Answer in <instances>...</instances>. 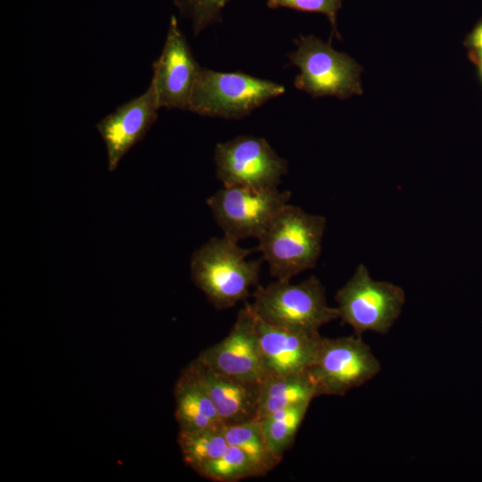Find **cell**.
Here are the masks:
<instances>
[{
  "label": "cell",
  "mask_w": 482,
  "mask_h": 482,
  "mask_svg": "<svg viewBox=\"0 0 482 482\" xmlns=\"http://www.w3.org/2000/svg\"><path fill=\"white\" fill-rule=\"evenodd\" d=\"M284 93L283 86L270 80L201 67L187 110L203 116L241 119Z\"/></svg>",
  "instance_id": "cell-4"
},
{
  "label": "cell",
  "mask_w": 482,
  "mask_h": 482,
  "mask_svg": "<svg viewBox=\"0 0 482 482\" xmlns=\"http://www.w3.org/2000/svg\"><path fill=\"white\" fill-rule=\"evenodd\" d=\"M478 56H479V61H480V70H481V73H482V54H480Z\"/></svg>",
  "instance_id": "cell-24"
},
{
  "label": "cell",
  "mask_w": 482,
  "mask_h": 482,
  "mask_svg": "<svg viewBox=\"0 0 482 482\" xmlns=\"http://www.w3.org/2000/svg\"><path fill=\"white\" fill-rule=\"evenodd\" d=\"M311 403L278 410L260 420L264 437L276 458L281 461L292 446Z\"/></svg>",
  "instance_id": "cell-17"
},
{
  "label": "cell",
  "mask_w": 482,
  "mask_h": 482,
  "mask_svg": "<svg viewBox=\"0 0 482 482\" xmlns=\"http://www.w3.org/2000/svg\"><path fill=\"white\" fill-rule=\"evenodd\" d=\"M381 365L362 336L323 337L309 372L320 395H345L377 376Z\"/></svg>",
  "instance_id": "cell-8"
},
{
  "label": "cell",
  "mask_w": 482,
  "mask_h": 482,
  "mask_svg": "<svg viewBox=\"0 0 482 482\" xmlns=\"http://www.w3.org/2000/svg\"><path fill=\"white\" fill-rule=\"evenodd\" d=\"M257 332L267 377L309 371L322 339L319 332L288 329L258 318Z\"/></svg>",
  "instance_id": "cell-13"
},
{
  "label": "cell",
  "mask_w": 482,
  "mask_h": 482,
  "mask_svg": "<svg viewBox=\"0 0 482 482\" xmlns=\"http://www.w3.org/2000/svg\"><path fill=\"white\" fill-rule=\"evenodd\" d=\"M188 366L207 390L224 426L257 420L261 383L224 375L196 359Z\"/></svg>",
  "instance_id": "cell-14"
},
{
  "label": "cell",
  "mask_w": 482,
  "mask_h": 482,
  "mask_svg": "<svg viewBox=\"0 0 482 482\" xmlns=\"http://www.w3.org/2000/svg\"><path fill=\"white\" fill-rule=\"evenodd\" d=\"M200 476L217 482H236L262 477L250 458L239 448L228 445L220 457L195 470Z\"/></svg>",
  "instance_id": "cell-20"
},
{
  "label": "cell",
  "mask_w": 482,
  "mask_h": 482,
  "mask_svg": "<svg viewBox=\"0 0 482 482\" xmlns=\"http://www.w3.org/2000/svg\"><path fill=\"white\" fill-rule=\"evenodd\" d=\"M174 395L179 432L224 426L207 390L188 365L175 385Z\"/></svg>",
  "instance_id": "cell-15"
},
{
  "label": "cell",
  "mask_w": 482,
  "mask_h": 482,
  "mask_svg": "<svg viewBox=\"0 0 482 482\" xmlns=\"http://www.w3.org/2000/svg\"><path fill=\"white\" fill-rule=\"evenodd\" d=\"M230 0H173L180 14L189 18L195 36L208 25L219 22L221 11Z\"/></svg>",
  "instance_id": "cell-21"
},
{
  "label": "cell",
  "mask_w": 482,
  "mask_h": 482,
  "mask_svg": "<svg viewBox=\"0 0 482 482\" xmlns=\"http://www.w3.org/2000/svg\"><path fill=\"white\" fill-rule=\"evenodd\" d=\"M326 218L286 204L257 238L256 251L277 280L290 281L315 267L321 253Z\"/></svg>",
  "instance_id": "cell-2"
},
{
  "label": "cell",
  "mask_w": 482,
  "mask_h": 482,
  "mask_svg": "<svg viewBox=\"0 0 482 482\" xmlns=\"http://www.w3.org/2000/svg\"><path fill=\"white\" fill-rule=\"evenodd\" d=\"M200 69L177 19L172 15L162 53L153 63L151 83L160 107L187 110Z\"/></svg>",
  "instance_id": "cell-11"
},
{
  "label": "cell",
  "mask_w": 482,
  "mask_h": 482,
  "mask_svg": "<svg viewBox=\"0 0 482 482\" xmlns=\"http://www.w3.org/2000/svg\"><path fill=\"white\" fill-rule=\"evenodd\" d=\"M335 300L338 319L355 335L367 331L386 335L401 315L405 292L394 283L373 279L367 267L360 263L337 290Z\"/></svg>",
  "instance_id": "cell-5"
},
{
  "label": "cell",
  "mask_w": 482,
  "mask_h": 482,
  "mask_svg": "<svg viewBox=\"0 0 482 482\" xmlns=\"http://www.w3.org/2000/svg\"><path fill=\"white\" fill-rule=\"evenodd\" d=\"M251 303L255 316L278 327L303 331L319 332L325 324L337 320L336 307L328 305L325 288L315 276L292 284L276 280L267 286H258Z\"/></svg>",
  "instance_id": "cell-3"
},
{
  "label": "cell",
  "mask_w": 482,
  "mask_h": 482,
  "mask_svg": "<svg viewBox=\"0 0 482 482\" xmlns=\"http://www.w3.org/2000/svg\"><path fill=\"white\" fill-rule=\"evenodd\" d=\"M160 108L150 82L143 94L122 104L96 124L105 145L109 171L115 170L122 158L145 137Z\"/></svg>",
  "instance_id": "cell-12"
},
{
  "label": "cell",
  "mask_w": 482,
  "mask_h": 482,
  "mask_svg": "<svg viewBox=\"0 0 482 482\" xmlns=\"http://www.w3.org/2000/svg\"><path fill=\"white\" fill-rule=\"evenodd\" d=\"M290 197V191L278 187H223L207 199L206 204L223 236L238 243L258 238Z\"/></svg>",
  "instance_id": "cell-7"
},
{
  "label": "cell",
  "mask_w": 482,
  "mask_h": 482,
  "mask_svg": "<svg viewBox=\"0 0 482 482\" xmlns=\"http://www.w3.org/2000/svg\"><path fill=\"white\" fill-rule=\"evenodd\" d=\"M224 434L228 445L242 450L262 476L269 473L280 462L270 450L258 420L224 426Z\"/></svg>",
  "instance_id": "cell-18"
},
{
  "label": "cell",
  "mask_w": 482,
  "mask_h": 482,
  "mask_svg": "<svg viewBox=\"0 0 482 482\" xmlns=\"http://www.w3.org/2000/svg\"><path fill=\"white\" fill-rule=\"evenodd\" d=\"M320 396L309 371L267 377L260 385L257 420L278 410L312 401Z\"/></svg>",
  "instance_id": "cell-16"
},
{
  "label": "cell",
  "mask_w": 482,
  "mask_h": 482,
  "mask_svg": "<svg viewBox=\"0 0 482 482\" xmlns=\"http://www.w3.org/2000/svg\"><path fill=\"white\" fill-rule=\"evenodd\" d=\"M217 179L223 187L277 188L288 163L263 138L238 136L218 143L214 152Z\"/></svg>",
  "instance_id": "cell-9"
},
{
  "label": "cell",
  "mask_w": 482,
  "mask_h": 482,
  "mask_svg": "<svg viewBox=\"0 0 482 482\" xmlns=\"http://www.w3.org/2000/svg\"><path fill=\"white\" fill-rule=\"evenodd\" d=\"M270 9L290 8L306 12H320L325 14L333 28L337 38L340 36L337 29V13L341 8L342 0H267Z\"/></svg>",
  "instance_id": "cell-22"
},
{
  "label": "cell",
  "mask_w": 482,
  "mask_h": 482,
  "mask_svg": "<svg viewBox=\"0 0 482 482\" xmlns=\"http://www.w3.org/2000/svg\"><path fill=\"white\" fill-rule=\"evenodd\" d=\"M178 442L185 463L194 470L220 457L229 445L224 426L179 432Z\"/></svg>",
  "instance_id": "cell-19"
},
{
  "label": "cell",
  "mask_w": 482,
  "mask_h": 482,
  "mask_svg": "<svg viewBox=\"0 0 482 482\" xmlns=\"http://www.w3.org/2000/svg\"><path fill=\"white\" fill-rule=\"evenodd\" d=\"M256 251L245 249L227 237H212L191 255V279L218 310L229 309L259 286L262 258L248 260Z\"/></svg>",
  "instance_id": "cell-1"
},
{
  "label": "cell",
  "mask_w": 482,
  "mask_h": 482,
  "mask_svg": "<svg viewBox=\"0 0 482 482\" xmlns=\"http://www.w3.org/2000/svg\"><path fill=\"white\" fill-rule=\"evenodd\" d=\"M212 370L241 380L262 383L267 372L251 303L238 312L229 333L195 358Z\"/></svg>",
  "instance_id": "cell-10"
},
{
  "label": "cell",
  "mask_w": 482,
  "mask_h": 482,
  "mask_svg": "<svg viewBox=\"0 0 482 482\" xmlns=\"http://www.w3.org/2000/svg\"><path fill=\"white\" fill-rule=\"evenodd\" d=\"M470 42L471 46L477 50L478 54H482V22L472 32Z\"/></svg>",
  "instance_id": "cell-23"
},
{
  "label": "cell",
  "mask_w": 482,
  "mask_h": 482,
  "mask_svg": "<svg viewBox=\"0 0 482 482\" xmlns=\"http://www.w3.org/2000/svg\"><path fill=\"white\" fill-rule=\"evenodd\" d=\"M295 43L296 49L287 56L300 71L294 81L297 89L314 97L362 94V67L353 58L314 36L300 37Z\"/></svg>",
  "instance_id": "cell-6"
}]
</instances>
